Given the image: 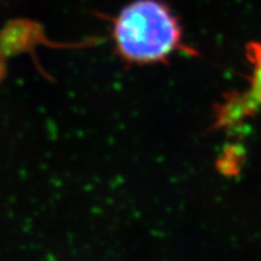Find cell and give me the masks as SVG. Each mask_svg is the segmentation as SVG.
Segmentation results:
<instances>
[{
    "label": "cell",
    "mask_w": 261,
    "mask_h": 261,
    "mask_svg": "<svg viewBox=\"0 0 261 261\" xmlns=\"http://www.w3.org/2000/svg\"><path fill=\"white\" fill-rule=\"evenodd\" d=\"M108 18L116 56L128 65L165 64L191 51L178 16L162 0H133Z\"/></svg>",
    "instance_id": "obj_1"
},
{
    "label": "cell",
    "mask_w": 261,
    "mask_h": 261,
    "mask_svg": "<svg viewBox=\"0 0 261 261\" xmlns=\"http://www.w3.org/2000/svg\"><path fill=\"white\" fill-rule=\"evenodd\" d=\"M248 61L252 67L249 84L242 92L227 97L219 107L217 126H234L261 109V41L249 45Z\"/></svg>",
    "instance_id": "obj_2"
}]
</instances>
